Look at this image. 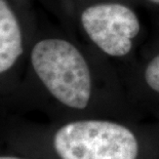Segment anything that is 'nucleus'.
<instances>
[{
    "label": "nucleus",
    "instance_id": "7ed1b4c3",
    "mask_svg": "<svg viewBox=\"0 0 159 159\" xmlns=\"http://www.w3.org/2000/svg\"><path fill=\"white\" fill-rule=\"evenodd\" d=\"M38 26L34 0H0V89L21 84Z\"/></svg>",
    "mask_w": 159,
    "mask_h": 159
},
{
    "label": "nucleus",
    "instance_id": "39448f33",
    "mask_svg": "<svg viewBox=\"0 0 159 159\" xmlns=\"http://www.w3.org/2000/svg\"><path fill=\"white\" fill-rule=\"evenodd\" d=\"M139 7H147L159 11V0H128Z\"/></svg>",
    "mask_w": 159,
    "mask_h": 159
},
{
    "label": "nucleus",
    "instance_id": "423d86ee",
    "mask_svg": "<svg viewBox=\"0 0 159 159\" xmlns=\"http://www.w3.org/2000/svg\"><path fill=\"white\" fill-rule=\"evenodd\" d=\"M0 159H28V158H22L16 156H0Z\"/></svg>",
    "mask_w": 159,
    "mask_h": 159
},
{
    "label": "nucleus",
    "instance_id": "f03ea898",
    "mask_svg": "<svg viewBox=\"0 0 159 159\" xmlns=\"http://www.w3.org/2000/svg\"><path fill=\"white\" fill-rule=\"evenodd\" d=\"M34 133L52 159H159V119L75 118Z\"/></svg>",
    "mask_w": 159,
    "mask_h": 159
},
{
    "label": "nucleus",
    "instance_id": "f257e3e1",
    "mask_svg": "<svg viewBox=\"0 0 159 159\" xmlns=\"http://www.w3.org/2000/svg\"><path fill=\"white\" fill-rule=\"evenodd\" d=\"M21 83L55 111L59 121L147 119L131 104L117 67L63 26L39 24Z\"/></svg>",
    "mask_w": 159,
    "mask_h": 159
},
{
    "label": "nucleus",
    "instance_id": "20e7f679",
    "mask_svg": "<svg viewBox=\"0 0 159 159\" xmlns=\"http://www.w3.org/2000/svg\"><path fill=\"white\" fill-rule=\"evenodd\" d=\"M119 72L134 107L147 119H159V39Z\"/></svg>",
    "mask_w": 159,
    "mask_h": 159
}]
</instances>
